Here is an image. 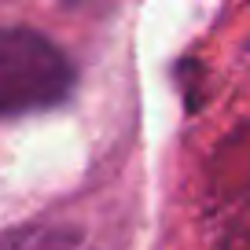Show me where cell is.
Segmentation results:
<instances>
[{
  "mask_svg": "<svg viewBox=\"0 0 250 250\" xmlns=\"http://www.w3.org/2000/svg\"><path fill=\"white\" fill-rule=\"evenodd\" d=\"M74 88V62L30 26H0V118L48 110Z\"/></svg>",
  "mask_w": 250,
  "mask_h": 250,
  "instance_id": "obj_1",
  "label": "cell"
},
{
  "mask_svg": "<svg viewBox=\"0 0 250 250\" xmlns=\"http://www.w3.org/2000/svg\"><path fill=\"white\" fill-rule=\"evenodd\" d=\"M0 250H88L78 232L52 225H22L0 232Z\"/></svg>",
  "mask_w": 250,
  "mask_h": 250,
  "instance_id": "obj_2",
  "label": "cell"
}]
</instances>
